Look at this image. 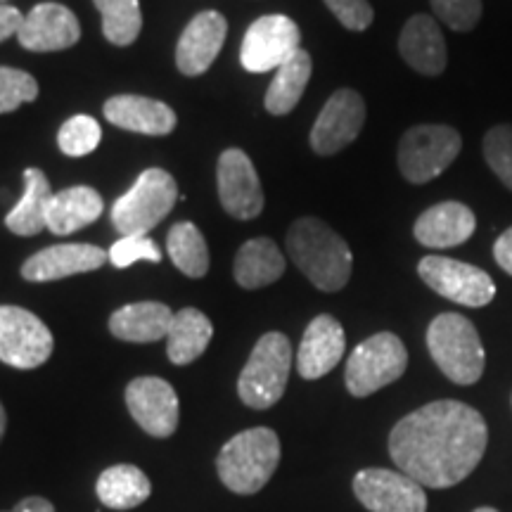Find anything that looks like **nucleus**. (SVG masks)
I'll return each mask as SVG.
<instances>
[{"instance_id": "29", "label": "nucleus", "mask_w": 512, "mask_h": 512, "mask_svg": "<svg viewBox=\"0 0 512 512\" xmlns=\"http://www.w3.org/2000/svg\"><path fill=\"white\" fill-rule=\"evenodd\" d=\"M313 74V62L311 55L306 50L299 48L283 67L275 72V79L271 81V88L266 91L264 105L266 110L275 114V117H285L294 107L299 105L302 95L309 86Z\"/></svg>"}, {"instance_id": "4", "label": "nucleus", "mask_w": 512, "mask_h": 512, "mask_svg": "<svg viewBox=\"0 0 512 512\" xmlns=\"http://www.w3.org/2000/svg\"><path fill=\"white\" fill-rule=\"evenodd\" d=\"M427 349L437 368L456 384H475L482 380L486 354L472 320L460 313H439L427 328Z\"/></svg>"}, {"instance_id": "16", "label": "nucleus", "mask_w": 512, "mask_h": 512, "mask_svg": "<svg viewBox=\"0 0 512 512\" xmlns=\"http://www.w3.org/2000/svg\"><path fill=\"white\" fill-rule=\"evenodd\" d=\"M81 24L69 8L60 3H41L24 17L17 31L19 46L31 53H57L79 43Z\"/></svg>"}, {"instance_id": "37", "label": "nucleus", "mask_w": 512, "mask_h": 512, "mask_svg": "<svg viewBox=\"0 0 512 512\" xmlns=\"http://www.w3.org/2000/svg\"><path fill=\"white\" fill-rule=\"evenodd\" d=\"M325 5L349 31H366L375 19V10L368 0H325Z\"/></svg>"}, {"instance_id": "6", "label": "nucleus", "mask_w": 512, "mask_h": 512, "mask_svg": "<svg viewBox=\"0 0 512 512\" xmlns=\"http://www.w3.org/2000/svg\"><path fill=\"white\" fill-rule=\"evenodd\" d=\"M178 202V185L164 169H145L112 207V223L124 235H147Z\"/></svg>"}, {"instance_id": "26", "label": "nucleus", "mask_w": 512, "mask_h": 512, "mask_svg": "<svg viewBox=\"0 0 512 512\" xmlns=\"http://www.w3.org/2000/svg\"><path fill=\"white\" fill-rule=\"evenodd\" d=\"M214 325L200 309H181L174 313L169 335H166V356L174 366H188L207 351Z\"/></svg>"}, {"instance_id": "19", "label": "nucleus", "mask_w": 512, "mask_h": 512, "mask_svg": "<svg viewBox=\"0 0 512 512\" xmlns=\"http://www.w3.org/2000/svg\"><path fill=\"white\" fill-rule=\"evenodd\" d=\"M347 349V335L337 318L316 316L306 328L297 354V370L304 380H320L337 368Z\"/></svg>"}, {"instance_id": "20", "label": "nucleus", "mask_w": 512, "mask_h": 512, "mask_svg": "<svg viewBox=\"0 0 512 512\" xmlns=\"http://www.w3.org/2000/svg\"><path fill=\"white\" fill-rule=\"evenodd\" d=\"M477 230V216L463 202H439L425 209L413 226L415 240L430 249H451L463 245Z\"/></svg>"}, {"instance_id": "36", "label": "nucleus", "mask_w": 512, "mask_h": 512, "mask_svg": "<svg viewBox=\"0 0 512 512\" xmlns=\"http://www.w3.org/2000/svg\"><path fill=\"white\" fill-rule=\"evenodd\" d=\"M110 261L117 268H128L136 261H152L159 264L162 261V252L155 245V240H150L147 235H124L117 240L110 249Z\"/></svg>"}, {"instance_id": "32", "label": "nucleus", "mask_w": 512, "mask_h": 512, "mask_svg": "<svg viewBox=\"0 0 512 512\" xmlns=\"http://www.w3.org/2000/svg\"><path fill=\"white\" fill-rule=\"evenodd\" d=\"M102 140V128L98 121L88 114H76L64 121L60 133H57V145L67 157H86L91 155Z\"/></svg>"}, {"instance_id": "27", "label": "nucleus", "mask_w": 512, "mask_h": 512, "mask_svg": "<svg viewBox=\"0 0 512 512\" xmlns=\"http://www.w3.org/2000/svg\"><path fill=\"white\" fill-rule=\"evenodd\" d=\"M53 200L50 183L41 169L24 171V195L5 216V226L19 238H31L48 228V204Z\"/></svg>"}, {"instance_id": "3", "label": "nucleus", "mask_w": 512, "mask_h": 512, "mask_svg": "<svg viewBox=\"0 0 512 512\" xmlns=\"http://www.w3.org/2000/svg\"><path fill=\"white\" fill-rule=\"evenodd\" d=\"M280 465V439L271 427H252L228 439L216 456L219 479L238 496L259 494Z\"/></svg>"}, {"instance_id": "40", "label": "nucleus", "mask_w": 512, "mask_h": 512, "mask_svg": "<svg viewBox=\"0 0 512 512\" xmlns=\"http://www.w3.org/2000/svg\"><path fill=\"white\" fill-rule=\"evenodd\" d=\"M5 512H55V505L48 501V498H41V496H27L22 498L15 508L12 510H5Z\"/></svg>"}, {"instance_id": "11", "label": "nucleus", "mask_w": 512, "mask_h": 512, "mask_svg": "<svg viewBox=\"0 0 512 512\" xmlns=\"http://www.w3.org/2000/svg\"><path fill=\"white\" fill-rule=\"evenodd\" d=\"M302 31L285 15L259 17L242 38L240 62L247 72L266 74L280 69L299 50Z\"/></svg>"}, {"instance_id": "1", "label": "nucleus", "mask_w": 512, "mask_h": 512, "mask_svg": "<svg viewBox=\"0 0 512 512\" xmlns=\"http://www.w3.org/2000/svg\"><path fill=\"white\" fill-rule=\"evenodd\" d=\"M489 427L477 408L463 401H432L408 413L389 434V456L403 475L427 489H448L482 463Z\"/></svg>"}, {"instance_id": "10", "label": "nucleus", "mask_w": 512, "mask_h": 512, "mask_svg": "<svg viewBox=\"0 0 512 512\" xmlns=\"http://www.w3.org/2000/svg\"><path fill=\"white\" fill-rule=\"evenodd\" d=\"M418 275L439 297L470 309H482L496 297V285L489 273L451 256H425L418 264Z\"/></svg>"}, {"instance_id": "30", "label": "nucleus", "mask_w": 512, "mask_h": 512, "mask_svg": "<svg viewBox=\"0 0 512 512\" xmlns=\"http://www.w3.org/2000/svg\"><path fill=\"white\" fill-rule=\"evenodd\" d=\"M166 252L178 271L188 278H204L209 273V247L195 223L181 221L171 226L166 235Z\"/></svg>"}, {"instance_id": "13", "label": "nucleus", "mask_w": 512, "mask_h": 512, "mask_svg": "<svg viewBox=\"0 0 512 512\" xmlns=\"http://www.w3.org/2000/svg\"><path fill=\"white\" fill-rule=\"evenodd\" d=\"M354 494L370 512H427L425 486L403 472L366 467L354 477Z\"/></svg>"}, {"instance_id": "12", "label": "nucleus", "mask_w": 512, "mask_h": 512, "mask_svg": "<svg viewBox=\"0 0 512 512\" xmlns=\"http://www.w3.org/2000/svg\"><path fill=\"white\" fill-rule=\"evenodd\" d=\"M366 124V100L354 88H339L325 102L311 128V147L320 157H330L354 143Z\"/></svg>"}, {"instance_id": "38", "label": "nucleus", "mask_w": 512, "mask_h": 512, "mask_svg": "<svg viewBox=\"0 0 512 512\" xmlns=\"http://www.w3.org/2000/svg\"><path fill=\"white\" fill-rule=\"evenodd\" d=\"M24 15L12 5H0V43L8 41L10 36H17L19 27H22Z\"/></svg>"}, {"instance_id": "31", "label": "nucleus", "mask_w": 512, "mask_h": 512, "mask_svg": "<svg viewBox=\"0 0 512 512\" xmlns=\"http://www.w3.org/2000/svg\"><path fill=\"white\" fill-rule=\"evenodd\" d=\"M102 17V34L112 46H131L143 29L140 0H93Z\"/></svg>"}, {"instance_id": "41", "label": "nucleus", "mask_w": 512, "mask_h": 512, "mask_svg": "<svg viewBox=\"0 0 512 512\" xmlns=\"http://www.w3.org/2000/svg\"><path fill=\"white\" fill-rule=\"evenodd\" d=\"M5 430H8V415H5L3 403H0V441L5 437Z\"/></svg>"}, {"instance_id": "5", "label": "nucleus", "mask_w": 512, "mask_h": 512, "mask_svg": "<svg viewBox=\"0 0 512 512\" xmlns=\"http://www.w3.org/2000/svg\"><path fill=\"white\" fill-rule=\"evenodd\" d=\"M292 370V344L283 332H266L254 344L247 366L238 377V394L245 406L266 411L283 399Z\"/></svg>"}, {"instance_id": "9", "label": "nucleus", "mask_w": 512, "mask_h": 512, "mask_svg": "<svg viewBox=\"0 0 512 512\" xmlns=\"http://www.w3.org/2000/svg\"><path fill=\"white\" fill-rule=\"evenodd\" d=\"M53 332L22 306H0V361L17 370H34L53 356Z\"/></svg>"}, {"instance_id": "15", "label": "nucleus", "mask_w": 512, "mask_h": 512, "mask_svg": "<svg viewBox=\"0 0 512 512\" xmlns=\"http://www.w3.org/2000/svg\"><path fill=\"white\" fill-rule=\"evenodd\" d=\"M219 200L233 219L252 221L264 211V190L252 159L238 147H230L216 166Z\"/></svg>"}, {"instance_id": "22", "label": "nucleus", "mask_w": 512, "mask_h": 512, "mask_svg": "<svg viewBox=\"0 0 512 512\" xmlns=\"http://www.w3.org/2000/svg\"><path fill=\"white\" fill-rule=\"evenodd\" d=\"M105 117L110 124L143 136H169L178 121L169 105L143 95H114L105 102Z\"/></svg>"}, {"instance_id": "39", "label": "nucleus", "mask_w": 512, "mask_h": 512, "mask_svg": "<svg viewBox=\"0 0 512 512\" xmlns=\"http://www.w3.org/2000/svg\"><path fill=\"white\" fill-rule=\"evenodd\" d=\"M494 259L505 273L512 275V226L498 235L494 245Z\"/></svg>"}, {"instance_id": "7", "label": "nucleus", "mask_w": 512, "mask_h": 512, "mask_svg": "<svg viewBox=\"0 0 512 512\" xmlns=\"http://www.w3.org/2000/svg\"><path fill=\"white\" fill-rule=\"evenodd\" d=\"M463 138L453 126L420 124L408 128L399 143V171L408 183L422 185L439 178L456 162Z\"/></svg>"}, {"instance_id": "28", "label": "nucleus", "mask_w": 512, "mask_h": 512, "mask_svg": "<svg viewBox=\"0 0 512 512\" xmlns=\"http://www.w3.org/2000/svg\"><path fill=\"white\" fill-rule=\"evenodd\" d=\"M95 494L105 508L133 510L150 498L152 484L140 467L121 463L100 472L98 482H95Z\"/></svg>"}, {"instance_id": "25", "label": "nucleus", "mask_w": 512, "mask_h": 512, "mask_svg": "<svg viewBox=\"0 0 512 512\" xmlns=\"http://www.w3.org/2000/svg\"><path fill=\"white\" fill-rule=\"evenodd\" d=\"M285 256L271 238L247 240L238 249L233 264L235 283L245 290H259V287L273 285L283 278Z\"/></svg>"}, {"instance_id": "33", "label": "nucleus", "mask_w": 512, "mask_h": 512, "mask_svg": "<svg viewBox=\"0 0 512 512\" xmlns=\"http://www.w3.org/2000/svg\"><path fill=\"white\" fill-rule=\"evenodd\" d=\"M482 152L484 162L489 164L498 181L512 190V124H498L486 131Z\"/></svg>"}, {"instance_id": "34", "label": "nucleus", "mask_w": 512, "mask_h": 512, "mask_svg": "<svg viewBox=\"0 0 512 512\" xmlns=\"http://www.w3.org/2000/svg\"><path fill=\"white\" fill-rule=\"evenodd\" d=\"M38 98V81L15 67H0V114L15 112Z\"/></svg>"}, {"instance_id": "2", "label": "nucleus", "mask_w": 512, "mask_h": 512, "mask_svg": "<svg viewBox=\"0 0 512 512\" xmlns=\"http://www.w3.org/2000/svg\"><path fill=\"white\" fill-rule=\"evenodd\" d=\"M287 254L318 290L339 292L349 283L354 254L328 223L306 216L287 230Z\"/></svg>"}, {"instance_id": "23", "label": "nucleus", "mask_w": 512, "mask_h": 512, "mask_svg": "<svg viewBox=\"0 0 512 512\" xmlns=\"http://www.w3.org/2000/svg\"><path fill=\"white\" fill-rule=\"evenodd\" d=\"M174 311L162 302L126 304L110 316V332L121 342L152 344L169 335Z\"/></svg>"}, {"instance_id": "8", "label": "nucleus", "mask_w": 512, "mask_h": 512, "mask_svg": "<svg viewBox=\"0 0 512 512\" xmlns=\"http://www.w3.org/2000/svg\"><path fill=\"white\" fill-rule=\"evenodd\" d=\"M408 368V351L394 332H377V335L363 339L351 351L347 361L344 382L351 396L366 399V396L380 392L382 387L403 377Z\"/></svg>"}, {"instance_id": "14", "label": "nucleus", "mask_w": 512, "mask_h": 512, "mask_svg": "<svg viewBox=\"0 0 512 512\" xmlns=\"http://www.w3.org/2000/svg\"><path fill=\"white\" fill-rule=\"evenodd\" d=\"M126 406L145 434L169 439L178 430L181 403L176 389L162 377H136L126 387Z\"/></svg>"}, {"instance_id": "18", "label": "nucleus", "mask_w": 512, "mask_h": 512, "mask_svg": "<svg viewBox=\"0 0 512 512\" xmlns=\"http://www.w3.org/2000/svg\"><path fill=\"white\" fill-rule=\"evenodd\" d=\"M110 254L95 245H53L29 256L22 264V278L29 283H53L88 271H98Z\"/></svg>"}, {"instance_id": "21", "label": "nucleus", "mask_w": 512, "mask_h": 512, "mask_svg": "<svg viewBox=\"0 0 512 512\" xmlns=\"http://www.w3.org/2000/svg\"><path fill=\"white\" fill-rule=\"evenodd\" d=\"M399 53L408 67L422 76L444 74L448 64L446 38L430 15H415L403 24Z\"/></svg>"}, {"instance_id": "24", "label": "nucleus", "mask_w": 512, "mask_h": 512, "mask_svg": "<svg viewBox=\"0 0 512 512\" xmlns=\"http://www.w3.org/2000/svg\"><path fill=\"white\" fill-rule=\"evenodd\" d=\"M102 197L88 185L55 192L48 204V228L55 235H72L76 230L91 226L102 216Z\"/></svg>"}, {"instance_id": "17", "label": "nucleus", "mask_w": 512, "mask_h": 512, "mask_svg": "<svg viewBox=\"0 0 512 512\" xmlns=\"http://www.w3.org/2000/svg\"><path fill=\"white\" fill-rule=\"evenodd\" d=\"M228 22L221 12L204 10L190 19L176 46V67L185 76H200L219 57L226 43Z\"/></svg>"}, {"instance_id": "42", "label": "nucleus", "mask_w": 512, "mask_h": 512, "mask_svg": "<svg viewBox=\"0 0 512 512\" xmlns=\"http://www.w3.org/2000/svg\"><path fill=\"white\" fill-rule=\"evenodd\" d=\"M472 512H498V510H494V508H477V510H472Z\"/></svg>"}, {"instance_id": "35", "label": "nucleus", "mask_w": 512, "mask_h": 512, "mask_svg": "<svg viewBox=\"0 0 512 512\" xmlns=\"http://www.w3.org/2000/svg\"><path fill=\"white\" fill-rule=\"evenodd\" d=\"M434 15L446 24L448 29L472 31L482 19V0H430Z\"/></svg>"}]
</instances>
